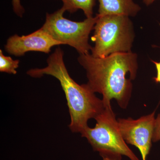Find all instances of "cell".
Instances as JSON below:
<instances>
[{"instance_id": "obj_7", "label": "cell", "mask_w": 160, "mask_h": 160, "mask_svg": "<svg viewBox=\"0 0 160 160\" xmlns=\"http://www.w3.org/2000/svg\"><path fill=\"white\" fill-rule=\"evenodd\" d=\"M62 45L53 39L42 28L27 35H14L9 38L5 46L9 54L17 57L24 56L29 51L49 53L53 46Z\"/></svg>"}, {"instance_id": "obj_3", "label": "cell", "mask_w": 160, "mask_h": 160, "mask_svg": "<svg viewBox=\"0 0 160 160\" xmlns=\"http://www.w3.org/2000/svg\"><path fill=\"white\" fill-rule=\"evenodd\" d=\"M103 102L105 109L94 119L95 126H88L81 133L82 137L87 139L103 160H122L123 156L130 160H140L123 139L110 102Z\"/></svg>"}, {"instance_id": "obj_9", "label": "cell", "mask_w": 160, "mask_h": 160, "mask_svg": "<svg viewBox=\"0 0 160 160\" xmlns=\"http://www.w3.org/2000/svg\"><path fill=\"white\" fill-rule=\"evenodd\" d=\"M63 2L62 7L66 11L74 13L79 9L82 10L86 18L93 17V8L95 0H60Z\"/></svg>"}, {"instance_id": "obj_12", "label": "cell", "mask_w": 160, "mask_h": 160, "mask_svg": "<svg viewBox=\"0 0 160 160\" xmlns=\"http://www.w3.org/2000/svg\"><path fill=\"white\" fill-rule=\"evenodd\" d=\"M12 4L15 13L20 18L22 17L25 10L21 4V0H12Z\"/></svg>"}, {"instance_id": "obj_11", "label": "cell", "mask_w": 160, "mask_h": 160, "mask_svg": "<svg viewBox=\"0 0 160 160\" xmlns=\"http://www.w3.org/2000/svg\"><path fill=\"white\" fill-rule=\"evenodd\" d=\"M160 140V113L158 114L157 117L155 120L154 129L152 141L153 142H156Z\"/></svg>"}, {"instance_id": "obj_14", "label": "cell", "mask_w": 160, "mask_h": 160, "mask_svg": "<svg viewBox=\"0 0 160 160\" xmlns=\"http://www.w3.org/2000/svg\"><path fill=\"white\" fill-rule=\"evenodd\" d=\"M143 3L147 6H149L152 4L156 0H142Z\"/></svg>"}, {"instance_id": "obj_1", "label": "cell", "mask_w": 160, "mask_h": 160, "mask_svg": "<svg viewBox=\"0 0 160 160\" xmlns=\"http://www.w3.org/2000/svg\"><path fill=\"white\" fill-rule=\"evenodd\" d=\"M78 61L86 69L87 84L94 93L102 94L103 101L114 99L121 108H127L132 91L131 80L137 73V54L116 52L102 58L80 54Z\"/></svg>"}, {"instance_id": "obj_6", "label": "cell", "mask_w": 160, "mask_h": 160, "mask_svg": "<svg viewBox=\"0 0 160 160\" xmlns=\"http://www.w3.org/2000/svg\"><path fill=\"white\" fill-rule=\"evenodd\" d=\"M155 113V111L136 120L131 118L118 120L123 139L127 144L138 149L142 160H146L152 146Z\"/></svg>"}, {"instance_id": "obj_10", "label": "cell", "mask_w": 160, "mask_h": 160, "mask_svg": "<svg viewBox=\"0 0 160 160\" xmlns=\"http://www.w3.org/2000/svg\"><path fill=\"white\" fill-rule=\"evenodd\" d=\"M20 61L13 60L11 57L6 56L2 50H0V72H6L9 74H16V69L18 68Z\"/></svg>"}, {"instance_id": "obj_8", "label": "cell", "mask_w": 160, "mask_h": 160, "mask_svg": "<svg viewBox=\"0 0 160 160\" xmlns=\"http://www.w3.org/2000/svg\"><path fill=\"white\" fill-rule=\"evenodd\" d=\"M98 15H122L134 17L141 10L133 0H98Z\"/></svg>"}, {"instance_id": "obj_4", "label": "cell", "mask_w": 160, "mask_h": 160, "mask_svg": "<svg viewBox=\"0 0 160 160\" xmlns=\"http://www.w3.org/2000/svg\"><path fill=\"white\" fill-rule=\"evenodd\" d=\"M98 16L92 40V55L105 58L112 53L129 52L134 38L133 25L129 17L122 15Z\"/></svg>"}, {"instance_id": "obj_2", "label": "cell", "mask_w": 160, "mask_h": 160, "mask_svg": "<svg viewBox=\"0 0 160 160\" xmlns=\"http://www.w3.org/2000/svg\"><path fill=\"white\" fill-rule=\"evenodd\" d=\"M63 58L64 52L58 47L47 60V66L30 69L27 74L34 78L48 75L58 80L69 108L71 119L69 129L72 132L81 134L89 126L88 121L95 118L102 112L105 105L102 99L98 98L87 84L79 85L72 78Z\"/></svg>"}, {"instance_id": "obj_13", "label": "cell", "mask_w": 160, "mask_h": 160, "mask_svg": "<svg viewBox=\"0 0 160 160\" xmlns=\"http://www.w3.org/2000/svg\"><path fill=\"white\" fill-rule=\"evenodd\" d=\"M151 61L155 66L157 71V76L156 77L153 78V79L154 80L156 83H160V62H157L153 61V60H152Z\"/></svg>"}, {"instance_id": "obj_5", "label": "cell", "mask_w": 160, "mask_h": 160, "mask_svg": "<svg viewBox=\"0 0 160 160\" xmlns=\"http://www.w3.org/2000/svg\"><path fill=\"white\" fill-rule=\"evenodd\" d=\"M65 12L62 7L53 13H47L41 28L53 39L73 47L80 54H89L92 48L88 41L89 35L94 29L97 16L86 18L82 22H74L64 17Z\"/></svg>"}]
</instances>
